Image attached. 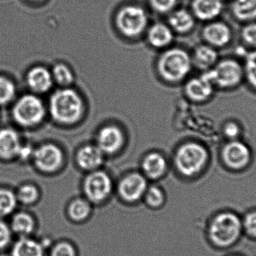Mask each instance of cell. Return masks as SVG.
<instances>
[{
	"mask_svg": "<svg viewBox=\"0 0 256 256\" xmlns=\"http://www.w3.org/2000/svg\"><path fill=\"white\" fill-rule=\"evenodd\" d=\"M12 115L14 120L20 126L25 127L36 126L44 117V105L34 95H24L14 105Z\"/></svg>",
	"mask_w": 256,
	"mask_h": 256,
	"instance_id": "cell-5",
	"label": "cell"
},
{
	"mask_svg": "<svg viewBox=\"0 0 256 256\" xmlns=\"http://www.w3.org/2000/svg\"><path fill=\"white\" fill-rule=\"evenodd\" d=\"M148 19L146 12L138 6H129L123 8L116 17L118 30L128 37H135L144 31Z\"/></svg>",
	"mask_w": 256,
	"mask_h": 256,
	"instance_id": "cell-9",
	"label": "cell"
},
{
	"mask_svg": "<svg viewBox=\"0 0 256 256\" xmlns=\"http://www.w3.org/2000/svg\"><path fill=\"white\" fill-rule=\"evenodd\" d=\"M52 76L54 80H55L60 85H69L74 81V75L72 71L68 66L62 63L54 66Z\"/></svg>",
	"mask_w": 256,
	"mask_h": 256,
	"instance_id": "cell-31",
	"label": "cell"
},
{
	"mask_svg": "<svg viewBox=\"0 0 256 256\" xmlns=\"http://www.w3.org/2000/svg\"><path fill=\"white\" fill-rule=\"evenodd\" d=\"M185 90L190 99L196 102H202L212 96L214 91V84L204 73L200 78L190 80L186 84Z\"/></svg>",
	"mask_w": 256,
	"mask_h": 256,
	"instance_id": "cell-19",
	"label": "cell"
},
{
	"mask_svg": "<svg viewBox=\"0 0 256 256\" xmlns=\"http://www.w3.org/2000/svg\"><path fill=\"white\" fill-rule=\"evenodd\" d=\"M21 144L19 135L10 128L0 130V160L9 162L18 159Z\"/></svg>",
	"mask_w": 256,
	"mask_h": 256,
	"instance_id": "cell-13",
	"label": "cell"
},
{
	"mask_svg": "<svg viewBox=\"0 0 256 256\" xmlns=\"http://www.w3.org/2000/svg\"><path fill=\"white\" fill-rule=\"evenodd\" d=\"M76 162L81 169L92 171L98 170L104 162V153L98 146L86 145L80 149Z\"/></svg>",
	"mask_w": 256,
	"mask_h": 256,
	"instance_id": "cell-15",
	"label": "cell"
},
{
	"mask_svg": "<svg viewBox=\"0 0 256 256\" xmlns=\"http://www.w3.org/2000/svg\"><path fill=\"white\" fill-rule=\"evenodd\" d=\"M172 38L171 30L162 24L152 26L148 34V39L150 45L156 48L166 46L172 41Z\"/></svg>",
	"mask_w": 256,
	"mask_h": 256,
	"instance_id": "cell-23",
	"label": "cell"
},
{
	"mask_svg": "<svg viewBox=\"0 0 256 256\" xmlns=\"http://www.w3.org/2000/svg\"><path fill=\"white\" fill-rule=\"evenodd\" d=\"M91 203L84 198H76L69 204L68 214L74 222H84L91 214Z\"/></svg>",
	"mask_w": 256,
	"mask_h": 256,
	"instance_id": "cell-27",
	"label": "cell"
},
{
	"mask_svg": "<svg viewBox=\"0 0 256 256\" xmlns=\"http://www.w3.org/2000/svg\"><path fill=\"white\" fill-rule=\"evenodd\" d=\"M242 36L246 45L256 48V22L250 23L244 27Z\"/></svg>",
	"mask_w": 256,
	"mask_h": 256,
	"instance_id": "cell-36",
	"label": "cell"
},
{
	"mask_svg": "<svg viewBox=\"0 0 256 256\" xmlns=\"http://www.w3.org/2000/svg\"><path fill=\"white\" fill-rule=\"evenodd\" d=\"M28 87L36 93H44L50 90L54 78L52 74L42 66L32 68L26 75Z\"/></svg>",
	"mask_w": 256,
	"mask_h": 256,
	"instance_id": "cell-17",
	"label": "cell"
},
{
	"mask_svg": "<svg viewBox=\"0 0 256 256\" xmlns=\"http://www.w3.org/2000/svg\"><path fill=\"white\" fill-rule=\"evenodd\" d=\"M148 187L147 178L143 174L130 173L120 180L118 192L123 201L135 203L144 198Z\"/></svg>",
	"mask_w": 256,
	"mask_h": 256,
	"instance_id": "cell-10",
	"label": "cell"
},
{
	"mask_svg": "<svg viewBox=\"0 0 256 256\" xmlns=\"http://www.w3.org/2000/svg\"><path fill=\"white\" fill-rule=\"evenodd\" d=\"M194 15L201 21H208L218 18L222 9V0H194L192 4Z\"/></svg>",
	"mask_w": 256,
	"mask_h": 256,
	"instance_id": "cell-21",
	"label": "cell"
},
{
	"mask_svg": "<svg viewBox=\"0 0 256 256\" xmlns=\"http://www.w3.org/2000/svg\"><path fill=\"white\" fill-rule=\"evenodd\" d=\"M242 231V220L237 214L222 212L212 219L209 225L208 235L214 244L227 247L237 242Z\"/></svg>",
	"mask_w": 256,
	"mask_h": 256,
	"instance_id": "cell-2",
	"label": "cell"
},
{
	"mask_svg": "<svg viewBox=\"0 0 256 256\" xmlns=\"http://www.w3.org/2000/svg\"><path fill=\"white\" fill-rule=\"evenodd\" d=\"M224 132L227 138L231 140H236L240 134V127L237 123L230 122L224 126Z\"/></svg>",
	"mask_w": 256,
	"mask_h": 256,
	"instance_id": "cell-38",
	"label": "cell"
},
{
	"mask_svg": "<svg viewBox=\"0 0 256 256\" xmlns=\"http://www.w3.org/2000/svg\"><path fill=\"white\" fill-rule=\"evenodd\" d=\"M244 73L250 84L256 89V50L246 55Z\"/></svg>",
	"mask_w": 256,
	"mask_h": 256,
	"instance_id": "cell-32",
	"label": "cell"
},
{
	"mask_svg": "<svg viewBox=\"0 0 256 256\" xmlns=\"http://www.w3.org/2000/svg\"><path fill=\"white\" fill-rule=\"evenodd\" d=\"M233 15L242 21L256 20V0H234L232 6Z\"/></svg>",
	"mask_w": 256,
	"mask_h": 256,
	"instance_id": "cell-26",
	"label": "cell"
},
{
	"mask_svg": "<svg viewBox=\"0 0 256 256\" xmlns=\"http://www.w3.org/2000/svg\"><path fill=\"white\" fill-rule=\"evenodd\" d=\"M208 159L207 150L195 142L186 143L178 149L174 164L178 171L186 177L198 174L206 166Z\"/></svg>",
	"mask_w": 256,
	"mask_h": 256,
	"instance_id": "cell-3",
	"label": "cell"
},
{
	"mask_svg": "<svg viewBox=\"0 0 256 256\" xmlns=\"http://www.w3.org/2000/svg\"><path fill=\"white\" fill-rule=\"evenodd\" d=\"M16 94V87L13 81L4 76H0V105L12 102Z\"/></svg>",
	"mask_w": 256,
	"mask_h": 256,
	"instance_id": "cell-30",
	"label": "cell"
},
{
	"mask_svg": "<svg viewBox=\"0 0 256 256\" xmlns=\"http://www.w3.org/2000/svg\"><path fill=\"white\" fill-rule=\"evenodd\" d=\"M202 36L210 46L224 47L230 43L232 33L230 27L224 23L213 22L204 27Z\"/></svg>",
	"mask_w": 256,
	"mask_h": 256,
	"instance_id": "cell-16",
	"label": "cell"
},
{
	"mask_svg": "<svg viewBox=\"0 0 256 256\" xmlns=\"http://www.w3.org/2000/svg\"><path fill=\"white\" fill-rule=\"evenodd\" d=\"M242 225L248 235L256 238V211L248 213L242 220Z\"/></svg>",
	"mask_w": 256,
	"mask_h": 256,
	"instance_id": "cell-35",
	"label": "cell"
},
{
	"mask_svg": "<svg viewBox=\"0 0 256 256\" xmlns=\"http://www.w3.org/2000/svg\"><path fill=\"white\" fill-rule=\"evenodd\" d=\"M50 112L57 123L62 124L76 123L84 112L82 99L72 89L57 90L50 97Z\"/></svg>",
	"mask_w": 256,
	"mask_h": 256,
	"instance_id": "cell-1",
	"label": "cell"
},
{
	"mask_svg": "<svg viewBox=\"0 0 256 256\" xmlns=\"http://www.w3.org/2000/svg\"><path fill=\"white\" fill-rule=\"evenodd\" d=\"M33 151L34 150L30 145H22V144L19 153H18V159L22 162L32 160Z\"/></svg>",
	"mask_w": 256,
	"mask_h": 256,
	"instance_id": "cell-39",
	"label": "cell"
},
{
	"mask_svg": "<svg viewBox=\"0 0 256 256\" xmlns=\"http://www.w3.org/2000/svg\"><path fill=\"white\" fill-rule=\"evenodd\" d=\"M13 236L9 224L0 219V251L4 250L12 246Z\"/></svg>",
	"mask_w": 256,
	"mask_h": 256,
	"instance_id": "cell-33",
	"label": "cell"
},
{
	"mask_svg": "<svg viewBox=\"0 0 256 256\" xmlns=\"http://www.w3.org/2000/svg\"><path fill=\"white\" fill-rule=\"evenodd\" d=\"M124 141L122 132L116 126L103 128L98 135V147L104 154H114L121 149Z\"/></svg>",
	"mask_w": 256,
	"mask_h": 256,
	"instance_id": "cell-12",
	"label": "cell"
},
{
	"mask_svg": "<svg viewBox=\"0 0 256 256\" xmlns=\"http://www.w3.org/2000/svg\"><path fill=\"white\" fill-rule=\"evenodd\" d=\"M204 74L214 85L227 89L236 87L242 82L244 71L236 60H225Z\"/></svg>",
	"mask_w": 256,
	"mask_h": 256,
	"instance_id": "cell-6",
	"label": "cell"
},
{
	"mask_svg": "<svg viewBox=\"0 0 256 256\" xmlns=\"http://www.w3.org/2000/svg\"><path fill=\"white\" fill-rule=\"evenodd\" d=\"M224 163L232 169L240 170L250 162L251 152L248 145L238 140H232L222 151Z\"/></svg>",
	"mask_w": 256,
	"mask_h": 256,
	"instance_id": "cell-11",
	"label": "cell"
},
{
	"mask_svg": "<svg viewBox=\"0 0 256 256\" xmlns=\"http://www.w3.org/2000/svg\"><path fill=\"white\" fill-rule=\"evenodd\" d=\"M170 24L178 33H188L194 27V17L188 11H176L170 16Z\"/></svg>",
	"mask_w": 256,
	"mask_h": 256,
	"instance_id": "cell-28",
	"label": "cell"
},
{
	"mask_svg": "<svg viewBox=\"0 0 256 256\" xmlns=\"http://www.w3.org/2000/svg\"><path fill=\"white\" fill-rule=\"evenodd\" d=\"M45 248L32 237H18L12 243L10 256H44Z\"/></svg>",
	"mask_w": 256,
	"mask_h": 256,
	"instance_id": "cell-20",
	"label": "cell"
},
{
	"mask_svg": "<svg viewBox=\"0 0 256 256\" xmlns=\"http://www.w3.org/2000/svg\"><path fill=\"white\" fill-rule=\"evenodd\" d=\"M192 61L189 54L183 50L166 51L158 60V71L161 76L170 82H177L184 78L191 69Z\"/></svg>",
	"mask_w": 256,
	"mask_h": 256,
	"instance_id": "cell-4",
	"label": "cell"
},
{
	"mask_svg": "<svg viewBox=\"0 0 256 256\" xmlns=\"http://www.w3.org/2000/svg\"><path fill=\"white\" fill-rule=\"evenodd\" d=\"M15 192L10 188L0 186V219L12 216L18 208Z\"/></svg>",
	"mask_w": 256,
	"mask_h": 256,
	"instance_id": "cell-25",
	"label": "cell"
},
{
	"mask_svg": "<svg viewBox=\"0 0 256 256\" xmlns=\"http://www.w3.org/2000/svg\"><path fill=\"white\" fill-rule=\"evenodd\" d=\"M8 224L14 235L18 237H32L37 228L36 218L26 210H16L10 216Z\"/></svg>",
	"mask_w": 256,
	"mask_h": 256,
	"instance_id": "cell-14",
	"label": "cell"
},
{
	"mask_svg": "<svg viewBox=\"0 0 256 256\" xmlns=\"http://www.w3.org/2000/svg\"><path fill=\"white\" fill-rule=\"evenodd\" d=\"M14 192L18 204L26 207L34 205L40 198V189L37 185L30 182L21 183Z\"/></svg>",
	"mask_w": 256,
	"mask_h": 256,
	"instance_id": "cell-22",
	"label": "cell"
},
{
	"mask_svg": "<svg viewBox=\"0 0 256 256\" xmlns=\"http://www.w3.org/2000/svg\"><path fill=\"white\" fill-rule=\"evenodd\" d=\"M64 156L60 147L55 144H45L33 151L32 162L38 172L54 174L62 165Z\"/></svg>",
	"mask_w": 256,
	"mask_h": 256,
	"instance_id": "cell-8",
	"label": "cell"
},
{
	"mask_svg": "<svg viewBox=\"0 0 256 256\" xmlns=\"http://www.w3.org/2000/svg\"><path fill=\"white\" fill-rule=\"evenodd\" d=\"M50 256H76V249L72 243L62 241L52 246L50 252Z\"/></svg>",
	"mask_w": 256,
	"mask_h": 256,
	"instance_id": "cell-34",
	"label": "cell"
},
{
	"mask_svg": "<svg viewBox=\"0 0 256 256\" xmlns=\"http://www.w3.org/2000/svg\"><path fill=\"white\" fill-rule=\"evenodd\" d=\"M32 1H39V0H32Z\"/></svg>",
	"mask_w": 256,
	"mask_h": 256,
	"instance_id": "cell-40",
	"label": "cell"
},
{
	"mask_svg": "<svg viewBox=\"0 0 256 256\" xmlns=\"http://www.w3.org/2000/svg\"><path fill=\"white\" fill-rule=\"evenodd\" d=\"M146 204L150 208H160L165 202V194L158 186L148 187L144 195Z\"/></svg>",
	"mask_w": 256,
	"mask_h": 256,
	"instance_id": "cell-29",
	"label": "cell"
},
{
	"mask_svg": "<svg viewBox=\"0 0 256 256\" xmlns=\"http://www.w3.org/2000/svg\"><path fill=\"white\" fill-rule=\"evenodd\" d=\"M82 188L86 199L91 204H100L110 196L114 184L108 173L96 170L87 175L84 180Z\"/></svg>",
	"mask_w": 256,
	"mask_h": 256,
	"instance_id": "cell-7",
	"label": "cell"
},
{
	"mask_svg": "<svg viewBox=\"0 0 256 256\" xmlns=\"http://www.w3.org/2000/svg\"><path fill=\"white\" fill-rule=\"evenodd\" d=\"M142 169L146 178L158 180L166 172L167 162L160 153L154 152L144 156L142 162Z\"/></svg>",
	"mask_w": 256,
	"mask_h": 256,
	"instance_id": "cell-18",
	"label": "cell"
},
{
	"mask_svg": "<svg viewBox=\"0 0 256 256\" xmlns=\"http://www.w3.org/2000/svg\"><path fill=\"white\" fill-rule=\"evenodd\" d=\"M218 54L216 50L210 45H201L196 50L194 62L198 68L204 70L214 66L218 61Z\"/></svg>",
	"mask_w": 256,
	"mask_h": 256,
	"instance_id": "cell-24",
	"label": "cell"
},
{
	"mask_svg": "<svg viewBox=\"0 0 256 256\" xmlns=\"http://www.w3.org/2000/svg\"><path fill=\"white\" fill-rule=\"evenodd\" d=\"M152 8L160 13L171 11L177 3V0H150Z\"/></svg>",
	"mask_w": 256,
	"mask_h": 256,
	"instance_id": "cell-37",
	"label": "cell"
}]
</instances>
